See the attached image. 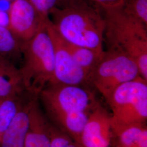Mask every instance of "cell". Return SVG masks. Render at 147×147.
I'll return each mask as SVG.
<instances>
[{"label": "cell", "mask_w": 147, "mask_h": 147, "mask_svg": "<svg viewBox=\"0 0 147 147\" xmlns=\"http://www.w3.org/2000/svg\"><path fill=\"white\" fill-rule=\"evenodd\" d=\"M115 147H147L146 124L124 127L113 134Z\"/></svg>", "instance_id": "13"}, {"label": "cell", "mask_w": 147, "mask_h": 147, "mask_svg": "<svg viewBox=\"0 0 147 147\" xmlns=\"http://www.w3.org/2000/svg\"><path fill=\"white\" fill-rule=\"evenodd\" d=\"M112 138L111 114L99 103L89 115L80 144L82 147H110Z\"/></svg>", "instance_id": "9"}, {"label": "cell", "mask_w": 147, "mask_h": 147, "mask_svg": "<svg viewBox=\"0 0 147 147\" xmlns=\"http://www.w3.org/2000/svg\"><path fill=\"white\" fill-rule=\"evenodd\" d=\"M25 93L20 95L0 99V137L9 126L29 95L28 94L25 98L24 95Z\"/></svg>", "instance_id": "15"}, {"label": "cell", "mask_w": 147, "mask_h": 147, "mask_svg": "<svg viewBox=\"0 0 147 147\" xmlns=\"http://www.w3.org/2000/svg\"><path fill=\"white\" fill-rule=\"evenodd\" d=\"M139 76L138 66L131 57L117 49L107 48L91 75L90 84L107 101L116 88Z\"/></svg>", "instance_id": "6"}, {"label": "cell", "mask_w": 147, "mask_h": 147, "mask_svg": "<svg viewBox=\"0 0 147 147\" xmlns=\"http://www.w3.org/2000/svg\"><path fill=\"white\" fill-rule=\"evenodd\" d=\"M38 96L49 121L80 144L90 113L100 103L91 87L49 84Z\"/></svg>", "instance_id": "1"}, {"label": "cell", "mask_w": 147, "mask_h": 147, "mask_svg": "<svg viewBox=\"0 0 147 147\" xmlns=\"http://www.w3.org/2000/svg\"><path fill=\"white\" fill-rule=\"evenodd\" d=\"M0 27H9V12L0 11Z\"/></svg>", "instance_id": "21"}, {"label": "cell", "mask_w": 147, "mask_h": 147, "mask_svg": "<svg viewBox=\"0 0 147 147\" xmlns=\"http://www.w3.org/2000/svg\"><path fill=\"white\" fill-rule=\"evenodd\" d=\"M124 9L147 26V0H125Z\"/></svg>", "instance_id": "18"}, {"label": "cell", "mask_w": 147, "mask_h": 147, "mask_svg": "<svg viewBox=\"0 0 147 147\" xmlns=\"http://www.w3.org/2000/svg\"><path fill=\"white\" fill-rule=\"evenodd\" d=\"M92 5L100 11L120 7L125 0H90Z\"/></svg>", "instance_id": "20"}, {"label": "cell", "mask_w": 147, "mask_h": 147, "mask_svg": "<svg viewBox=\"0 0 147 147\" xmlns=\"http://www.w3.org/2000/svg\"><path fill=\"white\" fill-rule=\"evenodd\" d=\"M45 20L28 0L13 1L9 11V28L21 42L30 40L45 28Z\"/></svg>", "instance_id": "8"}, {"label": "cell", "mask_w": 147, "mask_h": 147, "mask_svg": "<svg viewBox=\"0 0 147 147\" xmlns=\"http://www.w3.org/2000/svg\"><path fill=\"white\" fill-rule=\"evenodd\" d=\"M21 42L9 28L0 27V56L11 58L21 55Z\"/></svg>", "instance_id": "16"}, {"label": "cell", "mask_w": 147, "mask_h": 147, "mask_svg": "<svg viewBox=\"0 0 147 147\" xmlns=\"http://www.w3.org/2000/svg\"><path fill=\"white\" fill-rule=\"evenodd\" d=\"M65 42L75 62L89 76L90 83L91 75L99 62L104 50L100 51L88 47L76 46L65 41Z\"/></svg>", "instance_id": "14"}, {"label": "cell", "mask_w": 147, "mask_h": 147, "mask_svg": "<svg viewBox=\"0 0 147 147\" xmlns=\"http://www.w3.org/2000/svg\"><path fill=\"white\" fill-rule=\"evenodd\" d=\"M28 118L25 147H50L47 119L40 109L38 95L31 94L28 99Z\"/></svg>", "instance_id": "10"}, {"label": "cell", "mask_w": 147, "mask_h": 147, "mask_svg": "<svg viewBox=\"0 0 147 147\" xmlns=\"http://www.w3.org/2000/svg\"><path fill=\"white\" fill-rule=\"evenodd\" d=\"M12 2L11 0H0V11L9 12Z\"/></svg>", "instance_id": "22"}, {"label": "cell", "mask_w": 147, "mask_h": 147, "mask_svg": "<svg viewBox=\"0 0 147 147\" xmlns=\"http://www.w3.org/2000/svg\"><path fill=\"white\" fill-rule=\"evenodd\" d=\"M34 8L36 9L39 15L42 18L48 21L49 14L51 10L57 5L59 0H28Z\"/></svg>", "instance_id": "19"}, {"label": "cell", "mask_w": 147, "mask_h": 147, "mask_svg": "<svg viewBox=\"0 0 147 147\" xmlns=\"http://www.w3.org/2000/svg\"><path fill=\"white\" fill-rule=\"evenodd\" d=\"M106 102L112 111L113 134L125 126L146 124L147 81L139 76L121 84Z\"/></svg>", "instance_id": "5"}, {"label": "cell", "mask_w": 147, "mask_h": 147, "mask_svg": "<svg viewBox=\"0 0 147 147\" xmlns=\"http://www.w3.org/2000/svg\"><path fill=\"white\" fill-rule=\"evenodd\" d=\"M25 92L19 68L10 59L0 56V99L20 95Z\"/></svg>", "instance_id": "11"}, {"label": "cell", "mask_w": 147, "mask_h": 147, "mask_svg": "<svg viewBox=\"0 0 147 147\" xmlns=\"http://www.w3.org/2000/svg\"><path fill=\"white\" fill-rule=\"evenodd\" d=\"M11 1H15V0H11Z\"/></svg>", "instance_id": "23"}, {"label": "cell", "mask_w": 147, "mask_h": 147, "mask_svg": "<svg viewBox=\"0 0 147 147\" xmlns=\"http://www.w3.org/2000/svg\"><path fill=\"white\" fill-rule=\"evenodd\" d=\"M49 19L53 28L69 44L102 51L105 21L101 11L85 0H59Z\"/></svg>", "instance_id": "2"}, {"label": "cell", "mask_w": 147, "mask_h": 147, "mask_svg": "<svg viewBox=\"0 0 147 147\" xmlns=\"http://www.w3.org/2000/svg\"><path fill=\"white\" fill-rule=\"evenodd\" d=\"M105 21L104 42L107 48L119 50L138 66L147 81V26L120 7L100 11Z\"/></svg>", "instance_id": "3"}, {"label": "cell", "mask_w": 147, "mask_h": 147, "mask_svg": "<svg viewBox=\"0 0 147 147\" xmlns=\"http://www.w3.org/2000/svg\"><path fill=\"white\" fill-rule=\"evenodd\" d=\"M47 28L54 49V74L50 84L92 87L89 76L75 62L66 47L65 41L53 28L50 20L47 23Z\"/></svg>", "instance_id": "7"}, {"label": "cell", "mask_w": 147, "mask_h": 147, "mask_svg": "<svg viewBox=\"0 0 147 147\" xmlns=\"http://www.w3.org/2000/svg\"><path fill=\"white\" fill-rule=\"evenodd\" d=\"M47 126L50 147H82L72 137L53 125L48 120Z\"/></svg>", "instance_id": "17"}, {"label": "cell", "mask_w": 147, "mask_h": 147, "mask_svg": "<svg viewBox=\"0 0 147 147\" xmlns=\"http://www.w3.org/2000/svg\"><path fill=\"white\" fill-rule=\"evenodd\" d=\"M29 95L11 124L1 136L0 147H25L28 126V100Z\"/></svg>", "instance_id": "12"}, {"label": "cell", "mask_w": 147, "mask_h": 147, "mask_svg": "<svg viewBox=\"0 0 147 147\" xmlns=\"http://www.w3.org/2000/svg\"><path fill=\"white\" fill-rule=\"evenodd\" d=\"M49 22V21H48ZM22 63L19 68L25 91L38 95L53 81L54 74V49L47 26L21 48Z\"/></svg>", "instance_id": "4"}]
</instances>
